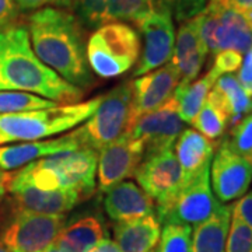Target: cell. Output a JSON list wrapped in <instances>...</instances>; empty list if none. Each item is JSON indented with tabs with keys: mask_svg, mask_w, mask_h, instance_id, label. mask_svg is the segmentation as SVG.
I'll return each instance as SVG.
<instances>
[{
	"mask_svg": "<svg viewBox=\"0 0 252 252\" xmlns=\"http://www.w3.org/2000/svg\"><path fill=\"white\" fill-rule=\"evenodd\" d=\"M224 139L231 150L252 161V114H248L238 121L233 126L230 135Z\"/></svg>",
	"mask_w": 252,
	"mask_h": 252,
	"instance_id": "cell-29",
	"label": "cell"
},
{
	"mask_svg": "<svg viewBox=\"0 0 252 252\" xmlns=\"http://www.w3.org/2000/svg\"><path fill=\"white\" fill-rule=\"evenodd\" d=\"M87 252H122L121 248L118 247V244L115 241H111L108 238L101 240L97 245H94L90 251Z\"/></svg>",
	"mask_w": 252,
	"mask_h": 252,
	"instance_id": "cell-37",
	"label": "cell"
},
{
	"mask_svg": "<svg viewBox=\"0 0 252 252\" xmlns=\"http://www.w3.org/2000/svg\"><path fill=\"white\" fill-rule=\"evenodd\" d=\"M234 203H221L192 231V252H225Z\"/></svg>",
	"mask_w": 252,
	"mask_h": 252,
	"instance_id": "cell-22",
	"label": "cell"
},
{
	"mask_svg": "<svg viewBox=\"0 0 252 252\" xmlns=\"http://www.w3.org/2000/svg\"><path fill=\"white\" fill-rule=\"evenodd\" d=\"M7 184H9V174L1 171L0 172V202L4 199L7 193Z\"/></svg>",
	"mask_w": 252,
	"mask_h": 252,
	"instance_id": "cell-38",
	"label": "cell"
},
{
	"mask_svg": "<svg viewBox=\"0 0 252 252\" xmlns=\"http://www.w3.org/2000/svg\"><path fill=\"white\" fill-rule=\"evenodd\" d=\"M27 28L31 46L41 62L73 86L90 89L94 76L79 18L64 9L44 7L28 17Z\"/></svg>",
	"mask_w": 252,
	"mask_h": 252,
	"instance_id": "cell-1",
	"label": "cell"
},
{
	"mask_svg": "<svg viewBox=\"0 0 252 252\" xmlns=\"http://www.w3.org/2000/svg\"><path fill=\"white\" fill-rule=\"evenodd\" d=\"M7 192L13 196L17 210L39 215H64L83 199L80 193L73 189H38L18 178L16 174H9Z\"/></svg>",
	"mask_w": 252,
	"mask_h": 252,
	"instance_id": "cell-16",
	"label": "cell"
},
{
	"mask_svg": "<svg viewBox=\"0 0 252 252\" xmlns=\"http://www.w3.org/2000/svg\"><path fill=\"white\" fill-rule=\"evenodd\" d=\"M0 172H1V170H0Z\"/></svg>",
	"mask_w": 252,
	"mask_h": 252,
	"instance_id": "cell-43",
	"label": "cell"
},
{
	"mask_svg": "<svg viewBox=\"0 0 252 252\" xmlns=\"http://www.w3.org/2000/svg\"><path fill=\"white\" fill-rule=\"evenodd\" d=\"M105 212L115 221H129L156 213V203L135 182L122 181L105 192Z\"/></svg>",
	"mask_w": 252,
	"mask_h": 252,
	"instance_id": "cell-18",
	"label": "cell"
},
{
	"mask_svg": "<svg viewBox=\"0 0 252 252\" xmlns=\"http://www.w3.org/2000/svg\"><path fill=\"white\" fill-rule=\"evenodd\" d=\"M45 252H69V251H66L64 248H62L61 245H58L56 243H54L48 250H46Z\"/></svg>",
	"mask_w": 252,
	"mask_h": 252,
	"instance_id": "cell-40",
	"label": "cell"
},
{
	"mask_svg": "<svg viewBox=\"0 0 252 252\" xmlns=\"http://www.w3.org/2000/svg\"><path fill=\"white\" fill-rule=\"evenodd\" d=\"M207 49L199 35L198 18L181 23L174 44L171 63L181 76L180 87L196 80L206 61Z\"/></svg>",
	"mask_w": 252,
	"mask_h": 252,
	"instance_id": "cell-17",
	"label": "cell"
},
{
	"mask_svg": "<svg viewBox=\"0 0 252 252\" xmlns=\"http://www.w3.org/2000/svg\"><path fill=\"white\" fill-rule=\"evenodd\" d=\"M196 18L199 35L206 46L207 54L235 51L244 55L250 51L252 32L240 11L207 3Z\"/></svg>",
	"mask_w": 252,
	"mask_h": 252,
	"instance_id": "cell-6",
	"label": "cell"
},
{
	"mask_svg": "<svg viewBox=\"0 0 252 252\" xmlns=\"http://www.w3.org/2000/svg\"><path fill=\"white\" fill-rule=\"evenodd\" d=\"M171 11L170 1L158 0L153 11L137 26L143 34L144 46L133 77H140L170 62L175 44Z\"/></svg>",
	"mask_w": 252,
	"mask_h": 252,
	"instance_id": "cell-9",
	"label": "cell"
},
{
	"mask_svg": "<svg viewBox=\"0 0 252 252\" xmlns=\"http://www.w3.org/2000/svg\"><path fill=\"white\" fill-rule=\"evenodd\" d=\"M207 3L217 4L221 7H228L234 9L237 11H244V10L252 9V0H207Z\"/></svg>",
	"mask_w": 252,
	"mask_h": 252,
	"instance_id": "cell-36",
	"label": "cell"
},
{
	"mask_svg": "<svg viewBox=\"0 0 252 252\" xmlns=\"http://www.w3.org/2000/svg\"><path fill=\"white\" fill-rule=\"evenodd\" d=\"M161 234V223L156 215L119 221L114 225L115 243L122 252H150Z\"/></svg>",
	"mask_w": 252,
	"mask_h": 252,
	"instance_id": "cell-21",
	"label": "cell"
},
{
	"mask_svg": "<svg viewBox=\"0 0 252 252\" xmlns=\"http://www.w3.org/2000/svg\"><path fill=\"white\" fill-rule=\"evenodd\" d=\"M132 80L124 81L102 95L98 108L84 125L72 132L80 149L102 150L129 130Z\"/></svg>",
	"mask_w": 252,
	"mask_h": 252,
	"instance_id": "cell-5",
	"label": "cell"
},
{
	"mask_svg": "<svg viewBox=\"0 0 252 252\" xmlns=\"http://www.w3.org/2000/svg\"><path fill=\"white\" fill-rule=\"evenodd\" d=\"M140 54V38L126 23H108L87 41V61L98 77L112 79L129 72Z\"/></svg>",
	"mask_w": 252,
	"mask_h": 252,
	"instance_id": "cell-4",
	"label": "cell"
},
{
	"mask_svg": "<svg viewBox=\"0 0 252 252\" xmlns=\"http://www.w3.org/2000/svg\"><path fill=\"white\" fill-rule=\"evenodd\" d=\"M225 252H252V230L234 213V210L231 215Z\"/></svg>",
	"mask_w": 252,
	"mask_h": 252,
	"instance_id": "cell-30",
	"label": "cell"
},
{
	"mask_svg": "<svg viewBox=\"0 0 252 252\" xmlns=\"http://www.w3.org/2000/svg\"><path fill=\"white\" fill-rule=\"evenodd\" d=\"M243 63V55L235 52V51H221L215 55V62L212 69L219 74H227V73H234L240 69Z\"/></svg>",
	"mask_w": 252,
	"mask_h": 252,
	"instance_id": "cell-31",
	"label": "cell"
},
{
	"mask_svg": "<svg viewBox=\"0 0 252 252\" xmlns=\"http://www.w3.org/2000/svg\"><path fill=\"white\" fill-rule=\"evenodd\" d=\"M167 1H170V3H171V0H167Z\"/></svg>",
	"mask_w": 252,
	"mask_h": 252,
	"instance_id": "cell-42",
	"label": "cell"
},
{
	"mask_svg": "<svg viewBox=\"0 0 252 252\" xmlns=\"http://www.w3.org/2000/svg\"><path fill=\"white\" fill-rule=\"evenodd\" d=\"M20 10H39L48 6H61L70 9L72 0H14Z\"/></svg>",
	"mask_w": 252,
	"mask_h": 252,
	"instance_id": "cell-32",
	"label": "cell"
},
{
	"mask_svg": "<svg viewBox=\"0 0 252 252\" xmlns=\"http://www.w3.org/2000/svg\"><path fill=\"white\" fill-rule=\"evenodd\" d=\"M102 97L52 108L24 111L0 115V144L36 142L49 136L70 130L89 118L98 108Z\"/></svg>",
	"mask_w": 252,
	"mask_h": 252,
	"instance_id": "cell-3",
	"label": "cell"
},
{
	"mask_svg": "<svg viewBox=\"0 0 252 252\" xmlns=\"http://www.w3.org/2000/svg\"><path fill=\"white\" fill-rule=\"evenodd\" d=\"M237 79L243 84V87L252 95V46L245 54L243 63L240 66V72Z\"/></svg>",
	"mask_w": 252,
	"mask_h": 252,
	"instance_id": "cell-35",
	"label": "cell"
},
{
	"mask_svg": "<svg viewBox=\"0 0 252 252\" xmlns=\"http://www.w3.org/2000/svg\"><path fill=\"white\" fill-rule=\"evenodd\" d=\"M252 182V161L237 154L223 139L210 162V185L220 203L243 198Z\"/></svg>",
	"mask_w": 252,
	"mask_h": 252,
	"instance_id": "cell-11",
	"label": "cell"
},
{
	"mask_svg": "<svg viewBox=\"0 0 252 252\" xmlns=\"http://www.w3.org/2000/svg\"><path fill=\"white\" fill-rule=\"evenodd\" d=\"M135 178L154 200L157 215L171 205L184 185V172L172 149L144 157Z\"/></svg>",
	"mask_w": 252,
	"mask_h": 252,
	"instance_id": "cell-10",
	"label": "cell"
},
{
	"mask_svg": "<svg viewBox=\"0 0 252 252\" xmlns=\"http://www.w3.org/2000/svg\"><path fill=\"white\" fill-rule=\"evenodd\" d=\"M251 97H252V95H251Z\"/></svg>",
	"mask_w": 252,
	"mask_h": 252,
	"instance_id": "cell-44",
	"label": "cell"
},
{
	"mask_svg": "<svg viewBox=\"0 0 252 252\" xmlns=\"http://www.w3.org/2000/svg\"><path fill=\"white\" fill-rule=\"evenodd\" d=\"M210 95L223 107L233 125L252 111L251 94L233 73L221 74L210 90Z\"/></svg>",
	"mask_w": 252,
	"mask_h": 252,
	"instance_id": "cell-23",
	"label": "cell"
},
{
	"mask_svg": "<svg viewBox=\"0 0 252 252\" xmlns=\"http://www.w3.org/2000/svg\"><path fill=\"white\" fill-rule=\"evenodd\" d=\"M221 203L210 185V167L199 172L192 180L184 182L178 195L157 219L164 224H184L196 227L206 221Z\"/></svg>",
	"mask_w": 252,
	"mask_h": 252,
	"instance_id": "cell-8",
	"label": "cell"
},
{
	"mask_svg": "<svg viewBox=\"0 0 252 252\" xmlns=\"http://www.w3.org/2000/svg\"><path fill=\"white\" fill-rule=\"evenodd\" d=\"M180 81V73L172 63H167L158 69L137 77L136 80H132L129 129L144 114L160 108L162 104L171 98Z\"/></svg>",
	"mask_w": 252,
	"mask_h": 252,
	"instance_id": "cell-14",
	"label": "cell"
},
{
	"mask_svg": "<svg viewBox=\"0 0 252 252\" xmlns=\"http://www.w3.org/2000/svg\"><path fill=\"white\" fill-rule=\"evenodd\" d=\"M233 210L252 230V192H247L238 202H235Z\"/></svg>",
	"mask_w": 252,
	"mask_h": 252,
	"instance_id": "cell-33",
	"label": "cell"
},
{
	"mask_svg": "<svg viewBox=\"0 0 252 252\" xmlns=\"http://www.w3.org/2000/svg\"><path fill=\"white\" fill-rule=\"evenodd\" d=\"M80 149L76 137L70 135L62 136L52 140H36V142H21L10 146H0V170H20L27 164L63 152H73Z\"/></svg>",
	"mask_w": 252,
	"mask_h": 252,
	"instance_id": "cell-19",
	"label": "cell"
},
{
	"mask_svg": "<svg viewBox=\"0 0 252 252\" xmlns=\"http://www.w3.org/2000/svg\"><path fill=\"white\" fill-rule=\"evenodd\" d=\"M241 14H243V17L244 20H245V23H247V26H248V28L251 30V32H252V9L244 10V11H241Z\"/></svg>",
	"mask_w": 252,
	"mask_h": 252,
	"instance_id": "cell-39",
	"label": "cell"
},
{
	"mask_svg": "<svg viewBox=\"0 0 252 252\" xmlns=\"http://www.w3.org/2000/svg\"><path fill=\"white\" fill-rule=\"evenodd\" d=\"M219 77L220 76L213 69H210L203 77L193 80L192 83H189L188 86L177 87L174 97L178 102V112H180L181 119L185 124L193 122V119L196 118L200 108L203 107L209 93L213 89Z\"/></svg>",
	"mask_w": 252,
	"mask_h": 252,
	"instance_id": "cell-25",
	"label": "cell"
},
{
	"mask_svg": "<svg viewBox=\"0 0 252 252\" xmlns=\"http://www.w3.org/2000/svg\"><path fill=\"white\" fill-rule=\"evenodd\" d=\"M102 223L97 217L87 216L64 227L55 243L69 252H87L105 237Z\"/></svg>",
	"mask_w": 252,
	"mask_h": 252,
	"instance_id": "cell-24",
	"label": "cell"
},
{
	"mask_svg": "<svg viewBox=\"0 0 252 252\" xmlns=\"http://www.w3.org/2000/svg\"><path fill=\"white\" fill-rule=\"evenodd\" d=\"M64 224V215L17 210L1 233V244L10 252H45L56 241Z\"/></svg>",
	"mask_w": 252,
	"mask_h": 252,
	"instance_id": "cell-7",
	"label": "cell"
},
{
	"mask_svg": "<svg viewBox=\"0 0 252 252\" xmlns=\"http://www.w3.org/2000/svg\"><path fill=\"white\" fill-rule=\"evenodd\" d=\"M156 252H192V227L164 224L160 234V245Z\"/></svg>",
	"mask_w": 252,
	"mask_h": 252,
	"instance_id": "cell-28",
	"label": "cell"
},
{
	"mask_svg": "<svg viewBox=\"0 0 252 252\" xmlns=\"http://www.w3.org/2000/svg\"><path fill=\"white\" fill-rule=\"evenodd\" d=\"M0 91L31 93L61 105L76 104L84 95L39 61L28 28L17 23L0 27Z\"/></svg>",
	"mask_w": 252,
	"mask_h": 252,
	"instance_id": "cell-2",
	"label": "cell"
},
{
	"mask_svg": "<svg viewBox=\"0 0 252 252\" xmlns=\"http://www.w3.org/2000/svg\"><path fill=\"white\" fill-rule=\"evenodd\" d=\"M58 105L51 99L42 98L39 95L23 91H0V115L14 114L24 111L52 108Z\"/></svg>",
	"mask_w": 252,
	"mask_h": 252,
	"instance_id": "cell-27",
	"label": "cell"
},
{
	"mask_svg": "<svg viewBox=\"0 0 252 252\" xmlns=\"http://www.w3.org/2000/svg\"><path fill=\"white\" fill-rule=\"evenodd\" d=\"M144 158L143 143L125 133L98 152V190L108 192L125 178L135 177Z\"/></svg>",
	"mask_w": 252,
	"mask_h": 252,
	"instance_id": "cell-13",
	"label": "cell"
},
{
	"mask_svg": "<svg viewBox=\"0 0 252 252\" xmlns=\"http://www.w3.org/2000/svg\"><path fill=\"white\" fill-rule=\"evenodd\" d=\"M228 124L230 119L227 112L209 93L203 107L200 108L199 114L192 122V125L195 126V130H198L199 133H202L209 140L213 142L224 135Z\"/></svg>",
	"mask_w": 252,
	"mask_h": 252,
	"instance_id": "cell-26",
	"label": "cell"
},
{
	"mask_svg": "<svg viewBox=\"0 0 252 252\" xmlns=\"http://www.w3.org/2000/svg\"><path fill=\"white\" fill-rule=\"evenodd\" d=\"M0 252H10L6 247H3V245H0Z\"/></svg>",
	"mask_w": 252,
	"mask_h": 252,
	"instance_id": "cell-41",
	"label": "cell"
},
{
	"mask_svg": "<svg viewBox=\"0 0 252 252\" xmlns=\"http://www.w3.org/2000/svg\"><path fill=\"white\" fill-rule=\"evenodd\" d=\"M39 162L58 174L62 189L77 190L83 198H89L94 192L98 152L93 149H77L52 154L41 158Z\"/></svg>",
	"mask_w": 252,
	"mask_h": 252,
	"instance_id": "cell-15",
	"label": "cell"
},
{
	"mask_svg": "<svg viewBox=\"0 0 252 252\" xmlns=\"http://www.w3.org/2000/svg\"><path fill=\"white\" fill-rule=\"evenodd\" d=\"M18 10L14 0H0V27L16 24Z\"/></svg>",
	"mask_w": 252,
	"mask_h": 252,
	"instance_id": "cell-34",
	"label": "cell"
},
{
	"mask_svg": "<svg viewBox=\"0 0 252 252\" xmlns=\"http://www.w3.org/2000/svg\"><path fill=\"white\" fill-rule=\"evenodd\" d=\"M175 157L184 172V182L210 167L215 143L195 129H184L175 142Z\"/></svg>",
	"mask_w": 252,
	"mask_h": 252,
	"instance_id": "cell-20",
	"label": "cell"
},
{
	"mask_svg": "<svg viewBox=\"0 0 252 252\" xmlns=\"http://www.w3.org/2000/svg\"><path fill=\"white\" fill-rule=\"evenodd\" d=\"M182 130L184 121L178 112V102L172 95L160 108L139 118L127 130V135L143 143L144 157H147L172 149Z\"/></svg>",
	"mask_w": 252,
	"mask_h": 252,
	"instance_id": "cell-12",
	"label": "cell"
}]
</instances>
